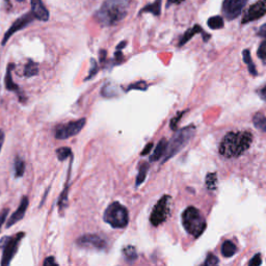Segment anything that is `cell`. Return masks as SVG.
Segmentation results:
<instances>
[{
	"mask_svg": "<svg viewBox=\"0 0 266 266\" xmlns=\"http://www.w3.org/2000/svg\"><path fill=\"white\" fill-rule=\"evenodd\" d=\"M131 0H104L96 12L95 19L102 26H113L120 23L126 16Z\"/></svg>",
	"mask_w": 266,
	"mask_h": 266,
	"instance_id": "1",
	"label": "cell"
},
{
	"mask_svg": "<svg viewBox=\"0 0 266 266\" xmlns=\"http://www.w3.org/2000/svg\"><path fill=\"white\" fill-rule=\"evenodd\" d=\"M253 136L248 131L229 132L223 139L219 146V153L227 157H239L252 145Z\"/></svg>",
	"mask_w": 266,
	"mask_h": 266,
	"instance_id": "2",
	"label": "cell"
},
{
	"mask_svg": "<svg viewBox=\"0 0 266 266\" xmlns=\"http://www.w3.org/2000/svg\"><path fill=\"white\" fill-rule=\"evenodd\" d=\"M182 224L187 233L195 238L200 237L206 229V220L201 211L194 206L186 208L182 214Z\"/></svg>",
	"mask_w": 266,
	"mask_h": 266,
	"instance_id": "3",
	"label": "cell"
},
{
	"mask_svg": "<svg viewBox=\"0 0 266 266\" xmlns=\"http://www.w3.org/2000/svg\"><path fill=\"white\" fill-rule=\"evenodd\" d=\"M195 133H196V127L194 125L184 127L177 131V133L172 139L171 143L168 145L167 151L165 154V159L162 160V164H165V162H167L177 153L180 152L183 148L189 143V141L194 138Z\"/></svg>",
	"mask_w": 266,
	"mask_h": 266,
	"instance_id": "4",
	"label": "cell"
},
{
	"mask_svg": "<svg viewBox=\"0 0 266 266\" xmlns=\"http://www.w3.org/2000/svg\"><path fill=\"white\" fill-rule=\"evenodd\" d=\"M103 218L105 223L115 229L125 228L129 223L128 210L119 202H113L107 207Z\"/></svg>",
	"mask_w": 266,
	"mask_h": 266,
	"instance_id": "5",
	"label": "cell"
},
{
	"mask_svg": "<svg viewBox=\"0 0 266 266\" xmlns=\"http://www.w3.org/2000/svg\"><path fill=\"white\" fill-rule=\"evenodd\" d=\"M25 234L23 232H20L14 236H10V237H4L0 240V247L4 248L3 253V259H2V265L7 266L9 265L13 258L16 255L19 244L21 242V239L24 237Z\"/></svg>",
	"mask_w": 266,
	"mask_h": 266,
	"instance_id": "6",
	"label": "cell"
},
{
	"mask_svg": "<svg viewBox=\"0 0 266 266\" xmlns=\"http://www.w3.org/2000/svg\"><path fill=\"white\" fill-rule=\"evenodd\" d=\"M172 198L168 195L161 197L157 204L154 206V208L150 215V221L154 227H157L165 223L170 213V202Z\"/></svg>",
	"mask_w": 266,
	"mask_h": 266,
	"instance_id": "7",
	"label": "cell"
},
{
	"mask_svg": "<svg viewBox=\"0 0 266 266\" xmlns=\"http://www.w3.org/2000/svg\"><path fill=\"white\" fill-rule=\"evenodd\" d=\"M85 122V119H79L77 121H72L67 124L58 125L55 128V138L57 140H67L78 135L84 127Z\"/></svg>",
	"mask_w": 266,
	"mask_h": 266,
	"instance_id": "8",
	"label": "cell"
},
{
	"mask_svg": "<svg viewBox=\"0 0 266 266\" xmlns=\"http://www.w3.org/2000/svg\"><path fill=\"white\" fill-rule=\"evenodd\" d=\"M248 0H224L221 11L228 20H234L240 16Z\"/></svg>",
	"mask_w": 266,
	"mask_h": 266,
	"instance_id": "9",
	"label": "cell"
},
{
	"mask_svg": "<svg viewBox=\"0 0 266 266\" xmlns=\"http://www.w3.org/2000/svg\"><path fill=\"white\" fill-rule=\"evenodd\" d=\"M266 15V0H258L257 3L250 6L245 12L241 23L247 24L249 22L256 21Z\"/></svg>",
	"mask_w": 266,
	"mask_h": 266,
	"instance_id": "10",
	"label": "cell"
},
{
	"mask_svg": "<svg viewBox=\"0 0 266 266\" xmlns=\"http://www.w3.org/2000/svg\"><path fill=\"white\" fill-rule=\"evenodd\" d=\"M34 15L31 13H28L26 15H23L22 17H20L19 19H17L16 21H15L13 23V25L10 27L9 31L6 33L5 35V38L3 40V45H6V43L8 42V40L15 34L17 33L19 31H21V29L25 28L26 26H28L29 24H31L33 21H34Z\"/></svg>",
	"mask_w": 266,
	"mask_h": 266,
	"instance_id": "11",
	"label": "cell"
},
{
	"mask_svg": "<svg viewBox=\"0 0 266 266\" xmlns=\"http://www.w3.org/2000/svg\"><path fill=\"white\" fill-rule=\"evenodd\" d=\"M77 244L82 247H92L96 249H104L106 247V241L101 236L96 234L81 236L77 239Z\"/></svg>",
	"mask_w": 266,
	"mask_h": 266,
	"instance_id": "12",
	"label": "cell"
},
{
	"mask_svg": "<svg viewBox=\"0 0 266 266\" xmlns=\"http://www.w3.org/2000/svg\"><path fill=\"white\" fill-rule=\"evenodd\" d=\"M198 34H200V35H202V37H203V40H204V42H207V41H208L210 38H211V36L210 35H208V34H207V33H205L204 32V29L200 26V25H195V26H193V27H191V28H189V29H187V31L185 32V34L182 36V38L180 39V42H179V46L181 47V46H183V45H185V44L188 42V41H190L191 40V38H193L195 35H198Z\"/></svg>",
	"mask_w": 266,
	"mask_h": 266,
	"instance_id": "13",
	"label": "cell"
},
{
	"mask_svg": "<svg viewBox=\"0 0 266 266\" xmlns=\"http://www.w3.org/2000/svg\"><path fill=\"white\" fill-rule=\"evenodd\" d=\"M32 14L34 17L40 21L46 22L49 19V12L44 7L42 0H31Z\"/></svg>",
	"mask_w": 266,
	"mask_h": 266,
	"instance_id": "14",
	"label": "cell"
},
{
	"mask_svg": "<svg viewBox=\"0 0 266 266\" xmlns=\"http://www.w3.org/2000/svg\"><path fill=\"white\" fill-rule=\"evenodd\" d=\"M27 208H28V198L27 197H23L22 200H21L19 208L16 211H15L12 214V216L9 218L7 228H10V227L14 226L16 223H18V221H20L23 218V216L25 215V212H26Z\"/></svg>",
	"mask_w": 266,
	"mask_h": 266,
	"instance_id": "15",
	"label": "cell"
},
{
	"mask_svg": "<svg viewBox=\"0 0 266 266\" xmlns=\"http://www.w3.org/2000/svg\"><path fill=\"white\" fill-rule=\"evenodd\" d=\"M167 148H168V142L166 139H162L158 145L156 146L155 150L153 152V154L151 155L150 157V161H157L159 160L162 156H164L166 154V151H167Z\"/></svg>",
	"mask_w": 266,
	"mask_h": 266,
	"instance_id": "16",
	"label": "cell"
},
{
	"mask_svg": "<svg viewBox=\"0 0 266 266\" xmlns=\"http://www.w3.org/2000/svg\"><path fill=\"white\" fill-rule=\"evenodd\" d=\"M14 69V64H11L8 66V70H7V75H6V87L7 90L9 91H14L15 93L17 94H21L20 88L17 84H15V82L13 81L12 78V70Z\"/></svg>",
	"mask_w": 266,
	"mask_h": 266,
	"instance_id": "17",
	"label": "cell"
},
{
	"mask_svg": "<svg viewBox=\"0 0 266 266\" xmlns=\"http://www.w3.org/2000/svg\"><path fill=\"white\" fill-rule=\"evenodd\" d=\"M145 13H151L154 15V16H159L161 14V0H155L154 3L143 8L140 12V15Z\"/></svg>",
	"mask_w": 266,
	"mask_h": 266,
	"instance_id": "18",
	"label": "cell"
},
{
	"mask_svg": "<svg viewBox=\"0 0 266 266\" xmlns=\"http://www.w3.org/2000/svg\"><path fill=\"white\" fill-rule=\"evenodd\" d=\"M237 252V246H236L231 240H226L223 245H221V254L224 257L230 258L234 256Z\"/></svg>",
	"mask_w": 266,
	"mask_h": 266,
	"instance_id": "19",
	"label": "cell"
},
{
	"mask_svg": "<svg viewBox=\"0 0 266 266\" xmlns=\"http://www.w3.org/2000/svg\"><path fill=\"white\" fill-rule=\"evenodd\" d=\"M242 56H243V62H244V64L247 66L249 73L252 74L253 76H257L258 72H257V69H256L255 64H254L253 61H252V57H250V52H249V50H248V49L243 50V52H242Z\"/></svg>",
	"mask_w": 266,
	"mask_h": 266,
	"instance_id": "20",
	"label": "cell"
},
{
	"mask_svg": "<svg viewBox=\"0 0 266 266\" xmlns=\"http://www.w3.org/2000/svg\"><path fill=\"white\" fill-rule=\"evenodd\" d=\"M253 123L258 130L266 132V116L262 112H257L253 116Z\"/></svg>",
	"mask_w": 266,
	"mask_h": 266,
	"instance_id": "21",
	"label": "cell"
},
{
	"mask_svg": "<svg viewBox=\"0 0 266 266\" xmlns=\"http://www.w3.org/2000/svg\"><path fill=\"white\" fill-rule=\"evenodd\" d=\"M123 256L126 259V261H128L130 263L135 262L138 259V257H139L136 247L132 246V245H129V246L124 247V249H123Z\"/></svg>",
	"mask_w": 266,
	"mask_h": 266,
	"instance_id": "22",
	"label": "cell"
},
{
	"mask_svg": "<svg viewBox=\"0 0 266 266\" xmlns=\"http://www.w3.org/2000/svg\"><path fill=\"white\" fill-rule=\"evenodd\" d=\"M38 73H39L38 64L33 61H28V63L26 64L24 68V75L26 77H33V76L38 75Z\"/></svg>",
	"mask_w": 266,
	"mask_h": 266,
	"instance_id": "23",
	"label": "cell"
},
{
	"mask_svg": "<svg viewBox=\"0 0 266 266\" xmlns=\"http://www.w3.org/2000/svg\"><path fill=\"white\" fill-rule=\"evenodd\" d=\"M14 169H15V177H16V178H20L25 172V162L20 157H16L14 162Z\"/></svg>",
	"mask_w": 266,
	"mask_h": 266,
	"instance_id": "24",
	"label": "cell"
},
{
	"mask_svg": "<svg viewBox=\"0 0 266 266\" xmlns=\"http://www.w3.org/2000/svg\"><path fill=\"white\" fill-rule=\"evenodd\" d=\"M207 24H208L209 28L211 29H220V28H223L225 25L224 19L220 16H214V17L209 18L208 21H207Z\"/></svg>",
	"mask_w": 266,
	"mask_h": 266,
	"instance_id": "25",
	"label": "cell"
},
{
	"mask_svg": "<svg viewBox=\"0 0 266 266\" xmlns=\"http://www.w3.org/2000/svg\"><path fill=\"white\" fill-rule=\"evenodd\" d=\"M148 170H149V165L148 164H143L141 167H140V170H139V175L137 177V181H136V186L139 187L146 179V176H147V173H148Z\"/></svg>",
	"mask_w": 266,
	"mask_h": 266,
	"instance_id": "26",
	"label": "cell"
},
{
	"mask_svg": "<svg viewBox=\"0 0 266 266\" xmlns=\"http://www.w3.org/2000/svg\"><path fill=\"white\" fill-rule=\"evenodd\" d=\"M206 185L209 190H215L217 186L216 173H209L206 176Z\"/></svg>",
	"mask_w": 266,
	"mask_h": 266,
	"instance_id": "27",
	"label": "cell"
},
{
	"mask_svg": "<svg viewBox=\"0 0 266 266\" xmlns=\"http://www.w3.org/2000/svg\"><path fill=\"white\" fill-rule=\"evenodd\" d=\"M56 155H57L58 160L64 161V160H66L68 157L73 156V153H72V151H71L70 148L62 147V148H58V149L56 150Z\"/></svg>",
	"mask_w": 266,
	"mask_h": 266,
	"instance_id": "28",
	"label": "cell"
},
{
	"mask_svg": "<svg viewBox=\"0 0 266 266\" xmlns=\"http://www.w3.org/2000/svg\"><path fill=\"white\" fill-rule=\"evenodd\" d=\"M257 55L260 60H262L266 64V40L260 44V46L257 51Z\"/></svg>",
	"mask_w": 266,
	"mask_h": 266,
	"instance_id": "29",
	"label": "cell"
},
{
	"mask_svg": "<svg viewBox=\"0 0 266 266\" xmlns=\"http://www.w3.org/2000/svg\"><path fill=\"white\" fill-rule=\"evenodd\" d=\"M148 85L147 82H144V81H140V82H136V83H133L131 84L129 87H128V90H133V88H137V90H142V91H146L147 88H148Z\"/></svg>",
	"mask_w": 266,
	"mask_h": 266,
	"instance_id": "30",
	"label": "cell"
},
{
	"mask_svg": "<svg viewBox=\"0 0 266 266\" xmlns=\"http://www.w3.org/2000/svg\"><path fill=\"white\" fill-rule=\"evenodd\" d=\"M218 264V259L216 256L212 255V254H209L208 256H207L206 258V261H205V265L206 266H214V265H217Z\"/></svg>",
	"mask_w": 266,
	"mask_h": 266,
	"instance_id": "31",
	"label": "cell"
},
{
	"mask_svg": "<svg viewBox=\"0 0 266 266\" xmlns=\"http://www.w3.org/2000/svg\"><path fill=\"white\" fill-rule=\"evenodd\" d=\"M91 63H92V68H91L90 74H88V77L86 78V80H87V79H91L92 77H94V76L96 75V74H97L98 70H99V67H98V65H97V63H96L95 60H92Z\"/></svg>",
	"mask_w": 266,
	"mask_h": 266,
	"instance_id": "32",
	"label": "cell"
},
{
	"mask_svg": "<svg viewBox=\"0 0 266 266\" xmlns=\"http://www.w3.org/2000/svg\"><path fill=\"white\" fill-rule=\"evenodd\" d=\"M261 264H262V260H261V255L260 254H256L248 262L249 266H253V265L254 266H259Z\"/></svg>",
	"mask_w": 266,
	"mask_h": 266,
	"instance_id": "33",
	"label": "cell"
},
{
	"mask_svg": "<svg viewBox=\"0 0 266 266\" xmlns=\"http://www.w3.org/2000/svg\"><path fill=\"white\" fill-rule=\"evenodd\" d=\"M185 111H181L180 113H178V114H177V116L176 117H174V119L173 120H171V128H172V130H177V124H178V122L180 121V119H181V116H182V114L184 113Z\"/></svg>",
	"mask_w": 266,
	"mask_h": 266,
	"instance_id": "34",
	"label": "cell"
},
{
	"mask_svg": "<svg viewBox=\"0 0 266 266\" xmlns=\"http://www.w3.org/2000/svg\"><path fill=\"white\" fill-rule=\"evenodd\" d=\"M8 214H9V209H8V208L4 209V210H3V212L0 213V229H2V227H3L4 223H5V221H6V218H7Z\"/></svg>",
	"mask_w": 266,
	"mask_h": 266,
	"instance_id": "35",
	"label": "cell"
},
{
	"mask_svg": "<svg viewBox=\"0 0 266 266\" xmlns=\"http://www.w3.org/2000/svg\"><path fill=\"white\" fill-rule=\"evenodd\" d=\"M257 36L261 37V38H266V23L263 24L262 26H260V28L258 29Z\"/></svg>",
	"mask_w": 266,
	"mask_h": 266,
	"instance_id": "36",
	"label": "cell"
},
{
	"mask_svg": "<svg viewBox=\"0 0 266 266\" xmlns=\"http://www.w3.org/2000/svg\"><path fill=\"white\" fill-rule=\"evenodd\" d=\"M44 265L48 266V265H57V262L54 260L53 257H48L44 261Z\"/></svg>",
	"mask_w": 266,
	"mask_h": 266,
	"instance_id": "37",
	"label": "cell"
},
{
	"mask_svg": "<svg viewBox=\"0 0 266 266\" xmlns=\"http://www.w3.org/2000/svg\"><path fill=\"white\" fill-rule=\"evenodd\" d=\"M258 95L260 96V98L264 101H266V85L263 86L262 88H260V90L258 91Z\"/></svg>",
	"mask_w": 266,
	"mask_h": 266,
	"instance_id": "38",
	"label": "cell"
},
{
	"mask_svg": "<svg viewBox=\"0 0 266 266\" xmlns=\"http://www.w3.org/2000/svg\"><path fill=\"white\" fill-rule=\"evenodd\" d=\"M152 148H153V144H152V143H149V144H148V145L145 147V149L143 150L142 155L144 156V155H146V154L149 153V152L152 150Z\"/></svg>",
	"mask_w": 266,
	"mask_h": 266,
	"instance_id": "39",
	"label": "cell"
},
{
	"mask_svg": "<svg viewBox=\"0 0 266 266\" xmlns=\"http://www.w3.org/2000/svg\"><path fill=\"white\" fill-rule=\"evenodd\" d=\"M4 143H5V133L3 130H0V151L3 149Z\"/></svg>",
	"mask_w": 266,
	"mask_h": 266,
	"instance_id": "40",
	"label": "cell"
},
{
	"mask_svg": "<svg viewBox=\"0 0 266 266\" xmlns=\"http://www.w3.org/2000/svg\"><path fill=\"white\" fill-rule=\"evenodd\" d=\"M183 2H184V0H168V6H170V5H180Z\"/></svg>",
	"mask_w": 266,
	"mask_h": 266,
	"instance_id": "41",
	"label": "cell"
},
{
	"mask_svg": "<svg viewBox=\"0 0 266 266\" xmlns=\"http://www.w3.org/2000/svg\"><path fill=\"white\" fill-rule=\"evenodd\" d=\"M127 45V42L126 41H124V42H122V43H120L119 44V45H117V47H116V50H122L125 46Z\"/></svg>",
	"mask_w": 266,
	"mask_h": 266,
	"instance_id": "42",
	"label": "cell"
},
{
	"mask_svg": "<svg viewBox=\"0 0 266 266\" xmlns=\"http://www.w3.org/2000/svg\"><path fill=\"white\" fill-rule=\"evenodd\" d=\"M6 2H7V3H9V2H10V0H6Z\"/></svg>",
	"mask_w": 266,
	"mask_h": 266,
	"instance_id": "43",
	"label": "cell"
},
{
	"mask_svg": "<svg viewBox=\"0 0 266 266\" xmlns=\"http://www.w3.org/2000/svg\"><path fill=\"white\" fill-rule=\"evenodd\" d=\"M19 2H23V0H19Z\"/></svg>",
	"mask_w": 266,
	"mask_h": 266,
	"instance_id": "44",
	"label": "cell"
}]
</instances>
